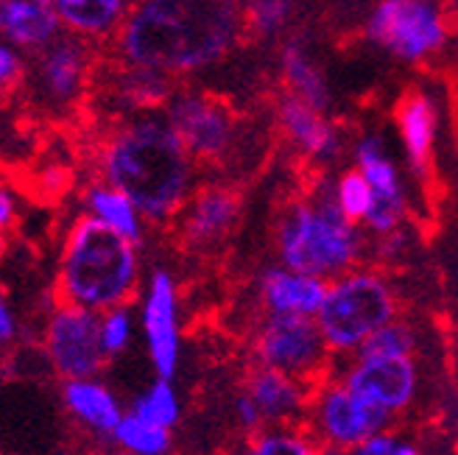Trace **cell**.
<instances>
[{"label": "cell", "instance_id": "cell-1", "mask_svg": "<svg viewBox=\"0 0 458 455\" xmlns=\"http://www.w3.org/2000/svg\"><path fill=\"white\" fill-rule=\"evenodd\" d=\"M243 34L241 0H134L112 42L121 64L185 79L224 62Z\"/></svg>", "mask_w": 458, "mask_h": 455}, {"label": "cell", "instance_id": "cell-2", "mask_svg": "<svg viewBox=\"0 0 458 455\" xmlns=\"http://www.w3.org/2000/svg\"><path fill=\"white\" fill-rule=\"evenodd\" d=\"M98 179L123 190L148 226H165L196 188V159L163 109L129 112L98 143Z\"/></svg>", "mask_w": 458, "mask_h": 455}, {"label": "cell", "instance_id": "cell-3", "mask_svg": "<svg viewBox=\"0 0 458 455\" xmlns=\"http://www.w3.org/2000/svg\"><path fill=\"white\" fill-rule=\"evenodd\" d=\"M140 243L81 213L67 226L56 260V299L104 313L131 305L143 288Z\"/></svg>", "mask_w": 458, "mask_h": 455}, {"label": "cell", "instance_id": "cell-4", "mask_svg": "<svg viewBox=\"0 0 458 455\" xmlns=\"http://www.w3.org/2000/svg\"><path fill=\"white\" fill-rule=\"evenodd\" d=\"M277 255L280 263L335 280L355 268L360 257V235L355 223L338 210L333 190L293 201L277 223Z\"/></svg>", "mask_w": 458, "mask_h": 455}, {"label": "cell", "instance_id": "cell-5", "mask_svg": "<svg viewBox=\"0 0 458 455\" xmlns=\"http://www.w3.org/2000/svg\"><path fill=\"white\" fill-rule=\"evenodd\" d=\"M397 318V297L375 271L350 268L327 282L316 324L333 358H350L377 327Z\"/></svg>", "mask_w": 458, "mask_h": 455}, {"label": "cell", "instance_id": "cell-6", "mask_svg": "<svg viewBox=\"0 0 458 455\" xmlns=\"http://www.w3.org/2000/svg\"><path fill=\"white\" fill-rule=\"evenodd\" d=\"M392 425V414H386L383 408L355 394L350 385H344L338 375H325L318 383H313L308 414L302 422V427L322 447L344 452H350L352 447L363 444Z\"/></svg>", "mask_w": 458, "mask_h": 455}, {"label": "cell", "instance_id": "cell-7", "mask_svg": "<svg viewBox=\"0 0 458 455\" xmlns=\"http://www.w3.org/2000/svg\"><path fill=\"white\" fill-rule=\"evenodd\" d=\"M251 358L260 367L285 372L305 383H318L330 375L333 355L313 316H268L251 335Z\"/></svg>", "mask_w": 458, "mask_h": 455}, {"label": "cell", "instance_id": "cell-8", "mask_svg": "<svg viewBox=\"0 0 458 455\" xmlns=\"http://www.w3.org/2000/svg\"><path fill=\"white\" fill-rule=\"evenodd\" d=\"M93 73V42L62 31L54 42L31 54L26 89H31L39 106L51 112H64L73 109L89 93Z\"/></svg>", "mask_w": 458, "mask_h": 455}, {"label": "cell", "instance_id": "cell-9", "mask_svg": "<svg viewBox=\"0 0 458 455\" xmlns=\"http://www.w3.org/2000/svg\"><path fill=\"white\" fill-rule=\"evenodd\" d=\"M163 115L176 131L182 146L196 159V165L221 163L235 148L238 121L226 101L204 89H174Z\"/></svg>", "mask_w": 458, "mask_h": 455}, {"label": "cell", "instance_id": "cell-10", "mask_svg": "<svg viewBox=\"0 0 458 455\" xmlns=\"http://www.w3.org/2000/svg\"><path fill=\"white\" fill-rule=\"evenodd\" d=\"M42 352L59 380L98 377L106 367L98 313L71 302H54L42 324Z\"/></svg>", "mask_w": 458, "mask_h": 455}, {"label": "cell", "instance_id": "cell-11", "mask_svg": "<svg viewBox=\"0 0 458 455\" xmlns=\"http://www.w3.org/2000/svg\"><path fill=\"white\" fill-rule=\"evenodd\" d=\"M369 39L383 51L420 62L445 45V20L428 0H380L369 17Z\"/></svg>", "mask_w": 458, "mask_h": 455}, {"label": "cell", "instance_id": "cell-12", "mask_svg": "<svg viewBox=\"0 0 458 455\" xmlns=\"http://www.w3.org/2000/svg\"><path fill=\"white\" fill-rule=\"evenodd\" d=\"M140 333L154 375L174 380L182 360L179 285L163 265H157L140 288Z\"/></svg>", "mask_w": 458, "mask_h": 455}, {"label": "cell", "instance_id": "cell-13", "mask_svg": "<svg viewBox=\"0 0 458 455\" xmlns=\"http://www.w3.org/2000/svg\"><path fill=\"white\" fill-rule=\"evenodd\" d=\"M344 385L383 408L394 419L403 417L420 394V367L414 358H358L350 355L338 372Z\"/></svg>", "mask_w": 458, "mask_h": 455}, {"label": "cell", "instance_id": "cell-14", "mask_svg": "<svg viewBox=\"0 0 458 455\" xmlns=\"http://www.w3.org/2000/svg\"><path fill=\"white\" fill-rule=\"evenodd\" d=\"M243 201L238 190L226 185H204L193 188L185 204L174 215L176 240L185 249H210L218 246L241 221Z\"/></svg>", "mask_w": 458, "mask_h": 455}, {"label": "cell", "instance_id": "cell-15", "mask_svg": "<svg viewBox=\"0 0 458 455\" xmlns=\"http://www.w3.org/2000/svg\"><path fill=\"white\" fill-rule=\"evenodd\" d=\"M241 392L258 408L263 427H283L305 422L313 385L300 377H291L285 372L255 363L243 377Z\"/></svg>", "mask_w": 458, "mask_h": 455}, {"label": "cell", "instance_id": "cell-16", "mask_svg": "<svg viewBox=\"0 0 458 455\" xmlns=\"http://www.w3.org/2000/svg\"><path fill=\"white\" fill-rule=\"evenodd\" d=\"M355 159H358V171L366 176L372 188V207L366 213L363 223L372 226L375 232L397 230L405 215V193L397 168L388 159L383 143L377 138H363L355 146Z\"/></svg>", "mask_w": 458, "mask_h": 455}, {"label": "cell", "instance_id": "cell-17", "mask_svg": "<svg viewBox=\"0 0 458 455\" xmlns=\"http://www.w3.org/2000/svg\"><path fill=\"white\" fill-rule=\"evenodd\" d=\"M327 293V280L302 274L288 265H271L260 274L258 297L268 316H313L318 313Z\"/></svg>", "mask_w": 458, "mask_h": 455}, {"label": "cell", "instance_id": "cell-18", "mask_svg": "<svg viewBox=\"0 0 458 455\" xmlns=\"http://www.w3.org/2000/svg\"><path fill=\"white\" fill-rule=\"evenodd\" d=\"M62 405L84 434L96 439H112L114 427L126 414L123 405L101 377L62 380Z\"/></svg>", "mask_w": 458, "mask_h": 455}, {"label": "cell", "instance_id": "cell-19", "mask_svg": "<svg viewBox=\"0 0 458 455\" xmlns=\"http://www.w3.org/2000/svg\"><path fill=\"white\" fill-rule=\"evenodd\" d=\"M277 123L291 146L310 159H333L341 148L338 131L325 118V112L291 93H285L277 104Z\"/></svg>", "mask_w": 458, "mask_h": 455}, {"label": "cell", "instance_id": "cell-20", "mask_svg": "<svg viewBox=\"0 0 458 455\" xmlns=\"http://www.w3.org/2000/svg\"><path fill=\"white\" fill-rule=\"evenodd\" d=\"M62 34L54 0H0V37L22 54H37Z\"/></svg>", "mask_w": 458, "mask_h": 455}, {"label": "cell", "instance_id": "cell-21", "mask_svg": "<svg viewBox=\"0 0 458 455\" xmlns=\"http://www.w3.org/2000/svg\"><path fill=\"white\" fill-rule=\"evenodd\" d=\"M134 0H54L62 31L87 42H109L126 22Z\"/></svg>", "mask_w": 458, "mask_h": 455}, {"label": "cell", "instance_id": "cell-22", "mask_svg": "<svg viewBox=\"0 0 458 455\" xmlns=\"http://www.w3.org/2000/svg\"><path fill=\"white\" fill-rule=\"evenodd\" d=\"M81 201H84L87 215H93L96 221H101L104 226H109V230H114L118 235H123L134 243H140V246L146 243L148 221L134 207V201L123 190L112 188L109 181L98 179L84 190Z\"/></svg>", "mask_w": 458, "mask_h": 455}, {"label": "cell", "instance_id": "cell-23", "mask_svg": "<svg viewBox=\"0 0 458 455\" xmlns=\"http://www.w3.org/2000/svg\"><path fill=\"white\" fill-rule=\"evenodd\" d=\"M397 126L408 163L417 173H425L433 156V138H437V109L422 93H408L397 104Z\"/></svg>", "mask_w": 458, "mask_h": 455}, {"label": "cell", "instance_id": "cell-24", "mask_svg": "<svg viewBox=\"0 0 458 455\" xmlns=\"http://www.w3.org/2000/svg\"><path fill=\"white\" fill-rule=\"evenodd\" d=\"M283 64V81H285V93L302 98L305 104L316 109H327L330 106V89L327 81L318 71V64L310 59V54L302 48L300 42H288L280 56Z\"/></svg>", "mask_w": 458, "mask_h": 455}, {"label": "cell", "instance_id": "cell-25", "mask_svg": "<svg viewBox=\"0 0 458 455\" xmlns=\"http://www.w3.org/2000/svg\"><path fill=\"white\" fill-rule=\"evenodd\" d=\"M109 442L123 455H168L174 447V430L126 411Z\"/></svg>", "mask_w": 458, "mask_h": 455}, {"label": "cell", "instance_id": "cell-26", "mask_svg": "<svg viewBox=\"0 0 458 455\" xmlns=\"http://www.w3.org/2000/svg\"><path fill=\"white\" fill-rule=\"evenodd\" d=\"M318 444L302 425H283V427H263L249 436L246 455H318Z\"/></svg>", "mask_w": 458, "mask_h": 455}, {"label": "cell", "instance_id": "cell-27", "mask_svg": "<svg viewBox=\"0 0 458 455\" xmlns=\"http://www.w3.org/2000/svg\"><path fill=\"white\" fill-rule=\"evenodd\" d=\"M129 411L148 419V422H157V425L174 430L182 419V400H179V392L174 389V380L171 377H154L148 383V389L131 400Z\"/></svg>", "mask_w": 458, "mask_h": 455}, {"label": "cell", "instance_id": "cell-28", "mask_svg": "<svg viewBox=\"0 0 458 455\" xmlns=\"http://www.w3.org/2000/svg\"><path fill=\"white\" fill-rule=\"evenodd\" d=\"M417 352V333L411 324L392 318L388 324L377 327L369 338L358 347V358H414Z\"/></svg>", "mask_w": 458, "mask_h": 455}, {"label": "cell", "instance_id": "cell-29", "mask_svg": "<svg viewBox=\"0 0 458 455\" xmlns=\"http://www.w3.org/2000/svg\"><path fill=\"white\" fill-rule=\"evenodd\" d=\"M134 330H137V318L131 313V305H118L98 313V333H101V347L106 360H114L123 352H129Z\"/></svg>", "mask_w": 458, "mask_h": 455}, {"label": "cell", "instance_id": "cell-30", "mask_svg": "<svg viewBox=\"0 0 458 455\" xmlns=\"http://www.w3.org/2000/svg\"><path fill=\"white\" fill-rule=\"evenodd\" d=\"M246 31L258 37H274L285 29L296 0H241Z\"/></svg>", "mask_w": 458, "mask_h": 455}, {"label": "cell", "instance_id": "cell-31", "mask_svg": "<svg viewBox=\"0 0 458 455\" xmlns=\"http://www.w3.org/2000/svg\"><path fill=\"white\" fill-rule=\"evenodd\" d=\"M333 196H335L338 210L347 215L352 223L363 221L366 213H369V207H372V188H369V181H366V176L358 168L347 171L338 179Z\"/></svg>", "mask_w": 458, "mask_h": 455}, {"label": "cell", "instance_id": "cell-32", "mask_svg": "<svg viewBox=\"0 0 458 455\" xmlns=\"http://www.w3.org/2000/svg\"><path fill=\"white\" fill-rule=\"evenodd\" d=\"M29 76V54H22L17 45L0 37V98L14 96L26 87Z\"/></svg>", "mask_w": 458, "mask_h": 455}, {"label": "cell", "instance_id": "cell-33", "mask_svg": "<svg viewBox=\"0 0 458 455\" xmlns=\"http://www.w3.org/2000/svg\"><path fill=\"white\" fill-rule=\"evenodd\" d=\"M347 455H425V452L414 439H408L388 427V430L375 434L372 439H366L363 444L352 447Z\"/></svg>", "mask_w": 458, "mask_h": 455}, {"label": "cell", "instance_id": "cell-34", "mask_svg": "<svg viewBox=\"0 0 458 455\" xmlns=\"http://www.w3.org/2000/svg\"><path fill=\"white\" fill-rule=\"evenodd\" d=\"M20 338V318L12 299L0 291V350H9Z\"/></svg>", "mask_w": 458, "mask_h": 455}, {"label": "cell", "instance_id": "cell-35", "mask_svg": "<svg viewBox=\"0 0 458 455\" xmlns=\"http://www.w3.org/2000/svg\"><path fill=\"white\" fill-rule=\"evenodd\" d=\"M17 218H20V204H17V196L12 193V188L6 185L4 179H0V230L9 232L17 226Z\"/></svg>", "mask_w": 458, "mask_h": 455}, {"label": "cell", "instance_id": "cell-36", "mask_svg": "<svg viewBox=\"0 0 458 455\" xmlns=\"http://www.w3.org/2000/svg\"><path fill=\"white\" fill-rule=\"evenodd\" d=\"M235 419H238V425L246 430L249 436H251V434H258V430H263V422H260L258 408L251 405V400H249L243 392H238V397H235Z\"/></svg>", "mask_w": 458, "mask_h": 455}, {"label": "cell", "instance_id": "cell-37", "mask_svg": "<svg viewBox=\"0 0 458 455\" xmlns=\"http://www.w3.org/2000/svg\"><path fill=\"white\" fill-rule=\"evenodd\" d=\"M6 252H9V235L0 230V260L6 257Z\"/></svg>", "mask_w": 458, "mask_h": 455}, {"label": "cell", "instance_id": "cell-38", "mask_svg": "<svg viewBox=\"0 0 458 455\" xmlns=\"http://www.w3.org/2000/svg\"><path fill=\"white\" fill-rule=\"evenodd\" d=\"M318 455H347V452H344V450H333V447H322V452H318Z\"/></svg>", "mask_w": 458, "mask_h": 455}]
</instances>
